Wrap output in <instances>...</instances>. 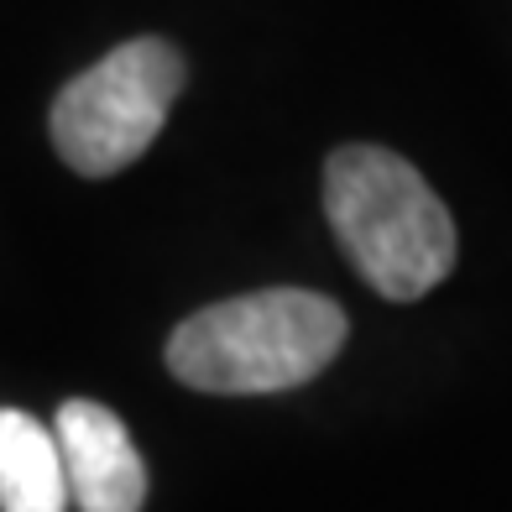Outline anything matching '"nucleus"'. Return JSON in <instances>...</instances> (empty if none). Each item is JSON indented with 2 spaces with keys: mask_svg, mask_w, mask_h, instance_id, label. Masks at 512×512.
Segmentation results:
<instances>
[{
  "mask_svg": "<svg viewBox=\"0 0 512 512\" xmlns=\"http://www.w3.org/2000/svg\"><path fill=\"white\" fill-rule=\"evenodd\" d=\"M330 215L356 272L392 304H413L455 267V220L408 157L387 147H340L324 162Z\"/></svg>",
  "mask_w": 512,
  "mask_h": 512,
  "instance_id": "obj_1",
  "label": "nucleus"
},
{
  "mask_svg": "<svg viewBox=\"0 0 512 512\" xmlns=\"http://www.w3.org/2000/svg\"><path fill=\"white\" fill-rule=\"evenodd\" d=\"M68 492L79 512H142L147 502V465L136 455L126 424L105 403H63L53 418Z\"/></svg>",
  "mask_w": 512,
  "mask_h": 512,
  "instance_id": "obj_4",
  "label": "nucleus"
},
{
  "mask_svg": "<svg viewBox=\"0 0 512 512\" xmlns=\"http://www.w3.org/2000/svg\"><path fill=\"white\" fill-rule=\"evenodd\" d=\"M183 95V53L162 37H136L105 53L95 68L63 84L53 100L48 131L74 173L110 178L142 157L173 100Z\"/></svg>",
  "mask_w": 512,
  "mask_h": 512,
  "instance_id": "obj_3",
  "label": "nucleus"
},
{
  "mask_svg": "<svg viewBox=\"0 0 512 512\" xmlns=\"http://www.w3.org/2000/svg\"><path fill=\"white\" fill-rule=\"evenodd\" d=\"M63 450L42 418L0 408V512H68Z\"/></svg>",
  "mask_w": 512,
  "mask_h": 512,
  "instance_id": "obj_5",
  "label": "nucleus"
},
{
  "mask_svg": "<svg viewBox=\"0 0 512 512\" xmlns=\"http://www.w3.org/2000/svg\"><path fill=\"white\" fill-rule=\"evenodd\" d=\"M345 345L335 298L267 288L189 314L168 340V371L199 392H288L314 382Z\"/></svg>",
  "mask_w": 512,
  "mask_h": 512,
  "instance_id": "obj_2",
  "label": "nucleus"
}]
</instances>
